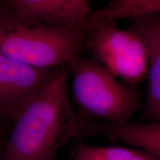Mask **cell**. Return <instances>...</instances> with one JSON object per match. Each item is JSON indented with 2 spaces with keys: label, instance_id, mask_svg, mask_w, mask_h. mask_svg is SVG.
<instances>
[{
  "label": "cell",
  "instance_id": "6da1fadb",
  "mask_svg": "<svg viewBox=\"0 0 160 160\" xmlns=\"http://www.w3.org/2000/svg\"><path fill=\"white\" fill-rule=\"evenodd\" d=\"M68 66L16 117L5 160H54L59 150L81 133L84 124L72 106Z\"/></svg>",
  "mask_w": 160,
  "mask_h": 160
},
{
  "label": "cell",
  "instance_id": "7a4b0ae2",
  "mask_svg": "<svg viewBox=\"0 0 160 160\" xmlns=\"http://www.w3.org/2000/svg\"><path fill=\"white\" fill-rule=\"evenodd\" d=\"M83 43V28L37 22L14 12L0 19V53L33 67L67 66Z\"/></svg>",
  "mask_w": 160,
  "mask_h": 160
},
{
  "label": "cell",
  "instance_id": "3957f363",
  "mask_svg": "<svg viewBox=\"0 0 160 160\" xmlns=\"http://www.w3.org/2000/svg\"><path fill=\"white\" fill-rule=\"evenodd\" d=\"M67 66L76 102L88 114L112 125H123L141 108L137 90L119 82L95 61L78 55Z\"/></svg>",
  "mask_w": 160,
  "mask_h": 160
},
{
  "label": "cell",
  "instance_id": "277c9868",
  "mask_svg": "<svg viewBox=\"0 0 160 160\" xmlns=\"http://www.w3.org/2000/svg\"><path fill=\"white\" fill-rule=\"evenodd\" d=\"M83 35V51L116 77L134 85L147 77V48L133 29L121 28L113 22L88 20Z\"/></svg>",
  "mask_w": 160,
  "mask_h": 160
},
{
  "label": "cell",
  "instance_id": "5b68a950",
  "mask_svg": "<svg viewBox=\"0 0 160 160\" xmlns=\"http://www.w3.org/2000/svg\"><path fill=\"white\" fill-rule=\"evenodd\" d=\"M58 68H35L0 53V107L16 117L53 79Z\"/></svg>",
  "mask_w": 160,
  "mask_h": 160
},
{
  "label": "cell",
  "instance_id": "8992f818",
  "mask_svg": "<svg viewBox=\"0 0 160 160\" xmlns=\"http://www.w3.org/2000/svg\"><path fill=\"white\" fill-rule=\"evenodd\" d=\"M24 19L50 25L83 28L92 10L89 0H11Z\"/></svg>",
  "mask_w": 160,
  "mask_h": 160
},
{
  "label": "cell",
  "instance_id": "52a82bcc",
  "mask_svg": "<svg viewBox=\"0 0 160 160\" xmlns=\"http://www.w3.org/2000/svg\"><path fill=\"white\" fill-rule=\"evenodd\" d=\"M128 28L141 36L148 51V84L144 113L148 119L160 123V14L129 19Z\"/></svg>",
  "mask_w": 160,
  "mask_h": 160
},
{
  "label": "cell",
  "instance_id": "ba28073f",
  "mask_svg": "<svg viewBox=\"0 0 160 160\" xmlns=\"http://www.w3.org/2000/svg\"><path fill=\"white\" fill-rule=\"evenodd\" d=\"M107 131L111 139L139 148L160 159V123L151 122L111 125Z\"/></svg>",
  "mask_w": 160,
  "mask_h": 160
},
{
  "label": "cell",
  "instance_id": "9c48e42d",
  "mask_svg": "<svg viewBox=\"0 0 160 160\" xmlns=\"http://www.w3.org/2000/svg\"><path fill=\"white\" fill-rule=\"evenodd\" d=\"M98 10L99 19L117 22L139 16L160 14V0H111Z\"/></svg>",
  "mask_w": 160,
  "mask_h": 160
},
{
  "label": "cell",
  "instance_id": "30bf717a",
  "mask_svg": "<svg viewBox=\"0 0 160 160\" xmlns=\"http://www.w3.org/2000/svg\"><path fill=\"white\" fill-rule=\"evenodd\" d=\"M73 160H155L145 151L123 147H99L83 144Z\"/></svg>",
  "mask_w": 160,
  "mask_h": 160
}]
</instances>
